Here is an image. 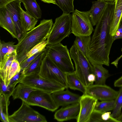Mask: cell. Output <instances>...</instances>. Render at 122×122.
<instances>
[{"instance_id": "6da1fadb", "label": "cell", "mask_w": 122, "mask_h": 122, "mask_svg": "<svg viewBox=\"0 0 122 122\" xmlns=\"http://www.w3.org/2000/svg\"><path fill=\"white\" fill-rule=\"evenodd\" d=\"M115 1L108 2L98 21L92 37L87 57L91 64L109 65V55L114 41L110 29L113 16Z\"/></svg>"}, {"instance_id": "7a4b0ae2", "label": "cell", "mask_w": 122, "mask_h": 122, "mask_svg": "<svg viewBox=\"0 0 122 122\" xmlns=\"http://www.w3.org/2000/svg\"><path fill=\"white\" fill-rule=\"evenodd\" d=\"M52 19L41 20L39 24L27 32L16 45V59L20 64L28 52L35 46L47 38L53 24Z\"/></svg>"}, {"instance_id": "3957f363", "label": "cell", "mask_w": 122, "mask_h": 122, "mask_svg": "<svg viewBox=\"0 0 122 122\" xmlns=\"http://www.w3.org/2000/svg\"><path fill=\"white\" fill-rule=\"evenodd\" d=\"M45 52L46 55L62 72L67 73L75 71L67 46H64L61 42L48 45Z\"/></svg>"}, {"instance_id": "277c9868", "label": "cell", "mask_w": 122, "mask_h": 122, "mask_svg": "<svg viewBox=\"0 0 122 122\" xmlns=\"http://www.w3.org/2000/svg\"><path fill=\"white\" fill-rule=\"evenodd\" d=\"M69 53L75 63L76 75L86 87L90 85L87 77L90 74L93 73L92 64L75 41L70 49Z\"/></svg>"}, {"instance_id": "5b68a950", "label": "cell", "mask_w": 122, "mask_h": 122, "mask_svg": "<svg viewBox=\"0 0 122 122\" xmlns=\"http://www.w3.org/2000/svg\"><path fill=\"white\" fill-rule=\"evenodd\" d=\"M71 15L63 13L57 18L47 37L48 45L60 43L71 33Z\"/></svg>"}, {"instance_id": "8992f818", "label": "cell", "mask_w": 122, "mask_h": 122, "mask_svg": "<svg viewBox=\"0 0 122 122\" xmlns=\"http://www.w3.org/2000/svg\"><path fill=\"white\" fill-rule=\"evenodd\" d=\"M20 82L36 90L51 94L66 89L65 86L59 83L46 79L37 73L25 76Z\"/></svg>"}, {"instance_id": "52a82bcc", "label": "cell", "mask_w": 122, "mask_h": 122, "mask_svg": "<svg viewBox=\"0 0 122 122\" xmlns=\"http://www.w3.org/2000/svg\"><path fill=\"white\" fill-rule=\"evenodd\" d=\"M71 15V33L76 36H91L94 30L88 11L76 9Z\"/></svg>"}, {"instance_id": "ba28073f", "label": "cell", "mask_w": 122, "mask_h": 122, "mask_svg": "<svg viewBox=\"0 0 122 122\" xmlns=\"http://www.w3.org/2000/svg\"><path fill=\"white\" fill-rule=\"evenodd\" d=\"M39 75L46 79L56 81L68 88L66 73L61 71L50 58L46 55L41 66Z\"/></svg>"}, {"instance_id": "9c48e42d", "label": "cell", "mask_w": 122, "mask_h": 122, "mask_svg": "<svg viewBox=\"0 0 122 122\" xmlns=\"http://www.w3.org/2000/svg\"><path fill=\"white\" fill-rule=\"evenodd\" d=\"M9 122H47L45 117L22 101L19 108L9 116Z\"/></svg>"}, {"instance_id": "30bf717a", "label": "cell", "mask_w": 122, "mask_h": 122, "mask_svg": "<svg viewBox=\"0 0 122 122\" xmlns=\"http://www.w3.org/2000/svg\"><path fill=\"white\" fill-rule=\"evenodd\" d=\"M30 106H37L54 112L59 107L51 94L36 90L32 92L26 102Z\"/></svg>"}, {"instance_id": "8fae6325", "label": "cell", "mask_w": 122, "mask_h": 122, "mask_svg": "<svg viewBox=\"0 0 122 122\" xmlns=\"http://www.w3.org/2000/svg\"><path fill=\"white\" fill-rule=\"evenodd\" d=\"M87 94L101 101L115 100L118 91L105 85L92 84L86 87Z\"/></svg>"}, {"instance_id": "7c38bea8", "label": "cell", "mask_w": 122, "mask_h": 122, "mask_svg": "<svg viewBox=\"0 0 122 122\" xmlns=\"http://www.w3.org/2000/svg\"><path fill=\"white\" fill-rule=\"evenodd\" d=\"M98 100L87 94L81 96L80 112L76 119L77 122H88Z\"/></svg>"}, {"instance_id": "4fadbf2b", "label": "cell", "mask_w": 122, "mask_h": 122, "mask_svg": "<svg viewBox=\"0 0 122 122\" xmlns=\"http://www.w3.org/2000/svg\"><path fill=\"white\" fill-rule=\"evenodd\" d=\"M21 2L20 0H16L9 3L5 6L14 23L18 41L26 33L24 30L21 22Z\"/></svg>"}, {"instance_id": "5bb4252c", "label": "cell", "mask_w": 122, "mask_h": 122, "mask_svg": "<svg viewBox=\"0 0 122 122\" xmlns=\"http://www.w3.org/2000/svg\"><path fill=\"white\" fill-rule=\"evenodd\" d=\"M57 91L51 94L55 102L59 107H65L79 103L81 96L73 93L68 88Z\"/></svg>"}, {"instance_id": "9a60e30c", "label": "cell", "mask_w": 122, "mask_h": 122, "mask_svg": "<svg viewBox=\"0 0 122 122\" xmlns=\"http://www.w3.org/2000/svg\"><path fill=\"white\" fill-rule=\"evenodd\" d=\"M80 109L79 102L63 107L56 112L54 118L59 122L76 119L79 113Z\"/></svg>"}, {"instance_id": "2e32d148", "label": "cell", "mask_w": 122, "mask_h": 122, "mask_svg": "<svg viewBox=\"0 0 122 122\" xmlns=\"http://www.w3.org/2000/svg\"><path fill=\"white\" fill-rule=\"evenodd\" d=\"M0 25L17 39V37L14 23L6 6L0 8Z\"/></svg>"}, {"instance_id": "e0dca14e", "label": "cell", "mask_w": 122, "mask_h": 122, "mask_svg": "<svg viewBox=\"0 0 122 122\" xmlns=\"http://www.w3.org/2000/svg\"><path fill=\"white\" fill-rule=\"evenodd\" d=\"M108 2L97 0L92 2L91 8L88 11L89 17L93 26L96 25L102 16Z\"/></svg>"}, {"instance_id": "ac0fdd59", "label": "cell", "mask_w": 122, "mask_h": 122, "mask_svg": "<svg viewBox=\"0 0 122 122\" xmlns=\"http://www.w3.org/2000/svg\"><path fill=\"white\" fill-rule=\"evenodd\" d=\"M36 90L20 82L14 89L11 96L14 100L19 99L26 102L31 92Z\"/></svg>"}, {"instance_id": "d6986e66", "label": "cell", "mask_w": 122, "mask_h": 122, "mask_svg": "<svg viewBox=\"0 0 122 122\" xmlns=\"http://www.w3.org/2000/svg\"><path fill=\"white\" fill-rule=\"evenodd\" d=\"M115 7L110 29L112 36L115 35L122 17V0H115Z\"/></svg>"}, {"instance_id": "ffe728a7", "label": "cell", "mask_w": 122, "mask_h": 122, "mask_svg": "<svg viewBox=\"0 0 122 122\" xmlns=\"http://www.w3.org/2000/svg\"><path fill=\"white\" fill-rule=\"evenodd\" d=\"M92 65L93 74L96 77L95 84L105 85L107 80L111 76L108 70L104 67L102 65L93 64Z\"/></svg>"}, {"instance_id": "44dd1931", "label": "cell", "mask_w": 122, "mask_h": 122, "mask_svg": "<svg viewBox=\"0 0 122 122\" xmlns=\"http://www.w3.org/2000/svg\"><path fill=\"white\" fill-rule=\"evenodd\" d=\"M66 78L68 88L79 91L83 94H86V87L78 77L75 71L66 73Z\"/></svg>"}, {"instance_id": "7402d4cb", "label": "cell", "mask_w": 122, "mask_h": 122, "mask_svg": "<svg viewBox=\"0 0 122 122\" xmlns=\"http://www.w3.org/2000/svg\"><path fill=\"white\" fill-rule=\"evenodd\" d=\"M20 0L23 3L28 13L38 19L41 18V11L36 0Z\"/></svg>"}, {"instance_id": "603a6c76", "label": "cell", "mask_w": 122, "mask_h": 122, "mask_svg": "<svg viewBox=\"0 0 122 122\" xmlns=\"http://www.w3.org/2000/svg\"><path fill=\"white\" fill-rule=\"evenodd\" d=\"M45 50L41 52L28 67L23 70L25 76L33 74H39L42 61L46 55Z\"/></svg>"}, {"instance_id": "cb8c5ba5", "label": "cell", "mask_w": 122, "mask_h": 122, "mask_svg": "<svg viewBox=\"0 0 122 122\" xmlns=\"http://www.w3.org/2000/svg\"><path fill=\"white\" fill-rule=\"evenodd\" d=\"M119 122L111 116L110 112H104L94 109L88 122Z\"/></svg>"}, {"instance_id": "d4e9b609", "label": "cell", "mask_w": 122, "mask_h": 122, "mask_svg": "<svg viewBox=\"0 0 122 122\" xmlns=\"http://www.w3.org/2000/svg\"><path fill=\"white\" fill-rule=\"evenodd\" d=\"M21 19L22 27L26 33L35 27L38 19L21 9Z\"/></svg>"}, {"instance_id": "484cf974", "label": "cell", "mask_w": 122, "mask_h": 122, "mask_svg": "<svg viewBox=\"0 0 122 122\" xmlns=\"http://www.w3.org/2000/svg\"><path fill=\"white\" fill-rule=\"evenodd\" d=\"M15 59H16V50L10 55L3 66L0 68V78L7 85L9 84L8 75L10 68L13 61Z\"/></svg>"}, {"instance_id": "4316f807", "label": "cell", "mask_w": 122, "mask_h": 122, "mask_svg": "<svg viewBox=\"0 0 122 122\" xmlns=\"http://www.w3.org/2000/svg\"><path fill=\"white\" fill-rule=\"evenodd\" d=\"M10 97L6 96L0 92V117L1 121L4 122H9V120L8 107L10 103Z\"/></svg>"}, {"instance_id": "83f0119b", "label": "cell", "mask_w": 122, "mask_h": 122, "mask_svg": "<svg viewBox=\"0 0 122 122\" xmlns=\"http://www.w3.org/2000/svg\"><path fill=\"white\" fill-rule=\"evenodd\" d=\"M13 41L5 42L0 41V61L3 59L5 56L7 54H11L16 50V45Z\"/></svg>"}, {"instance_id": "f1b7e54d", "label": "cell", "mask_w": 122, "mask_h": 122, "mask_svg": "<svg viewBox=\"0 0 122 122\" xmlns=\"http://www.w3.org/2000/svg\"><path fill=\"white\" fill-rule=\"evenodd\" d=\"M91 39V36H76L74 41L81 51L86 57Z\"/></svg>"}, {"instance_id": "f546056e", "label": "cell", "mask_w": 122, "mask_h": 122, "mask_svg": "<svg viewBox=\"0 0 122 122\" xmlns=\"http://www.w3.org/2000/svg\"><path fill=\"white\" fill-rule=\"evenodd\" d=\"M122 107V87H120L118 95L115 99L113 109L111 116L112 117L117 119L120 116L121 109Z\"/></svg>"}, {"instance_id": "4dcf8cb0", "label": "cell", "mask_w": 122, "mask_h": 122, "mask_svg": "<svg viewBox=\"0 0 122 122\" xmlns=\"http://www.w3.org/2000/svg\"><path fill=\"white\" fill-rule=\"evenodd\" d=\"M56 5L61 10L63 13H70L74 10V0H55Z\"/></svg>"}, {"instance_id": "1f68e13d", "label": "cell", "mask_w": 122, "mask_h": 122, "mask_svg": "<svg viewBox=\"0 0 122 122\" xmlns=\"http://www.w3.org/2000/svg\"><path fill=\"white\" fill-rule=\"evenodd\" d=\"M115 100H106L99 102L98 100L94 109L100 111L106 112L113 110Z\"/></svg>"}, {"instance_id": "d6a6232c", "label": "cell", "mask_w": 122, "mask_h": 122, "mask_svg": "<svg viewBox=\"0 0 122 122\" xmlns=\"http://www.w3.org/2000/svg\"><path fill=\"white\" fill-rule=\"evenodd\" d=\"M47 39V38H45L42 41L34 47L27 53L24 60L36 53L45 51L48 43Z\"/></svg>"}, {"instance_id": "836d02e7", "label": "cell", "mask_w": 122, "mask_h": 122, "mask_svg": "<svg viewBox=\"0 0 122 122\" xmlns=\"http://www.w3.org/2000/svg\"><path fill=\"white\" fill-rule=\"evenodd\" d=\"M20 70V64L16 59H15L13 61L9 71L8 75L9 83L10 80Z\"/></svg>"}, {"instance_id": "e575fe53", "label": "cell", "mask_w": 122, "mask_h": 122, "mask_svg": "<svg viewBox=\"0 0 122 122\" xmlns=\"http://www.w3.org/2000/svg\"><path fill=\"white\" fill-rule=\"evenodd\" d=\"M25 76L23 70L21 69L19 72L10 80L9 85L14 88L16 84L20 83Z\"/></svg>"}, {"instance_id": "d590c367", "label": "cell", "mask_w": 122, "mask_h": 122, "mask_svg": "<svg viewBox=\"0 0 122 122\" xmlns=\"http://www.w3.org/2000/svg\"><path fill=\"white\" fill-rule=\"evenodd\" d=\"M14 88L9 85H7L4 81L0 78V92L6 96H11Z\"/></svg>"}, {"instance_id": "8d00e7d4", "label": "cell", "mask_w": 122, "mask_h": 122, "mask_svg": "<svg viewBox=\"0 0 122 122\" xmlns=\"http://www.w3.org/2000/svg\"><path fill=\"white\" fill-rule=\"evenodd\" d=\"M41 52L36 53L29 58L24 60L20 64L21 69L24 70L26 69Z\"/></svg>"}, {"instance_id": "74e56055", "label": "cell", "mask_w": 122, "mask_h": 122, "mask_svg": "<svg viewBox=\"0 0 122 122\" xmlns=\"http://www.w3.org/2000/svg\"><path fill=\"white\" fill-rule=\"evenodd\" d=\"M114 41L119 39H122V18L115 35L113 36Z\"/></svg>"}, {"instance_id": "f35d334b", "label": "cell", "mask_w": 122, "mask_h": 122, "mask_svg": "<svg viewBox=\"0 0 122 122\" xmlns=\"http://www.w3.org/2000/svg\"><path fill=\"white\" fill-rule=\"evenodd\" d=\"M87 80L90 85L93 84L96 80L95 75L93 73L90 74L88 76Z\"/></svg>"}, {"instance_id": "ab89813d", "label": "cell", "mask_w": 122, "mask_h": 122, "mask_svg": "<svg viewBox=\"0 0 122 122\" xmlns=\"http://www.w3.org/2000/svg\"><path fill=\"white\" fill-rule=\"evenodd\" d=\"M16 0H0V8L5 7L9 3Z\"/></svg>"}, {"instance_id": "60d3db41", "label": "cell", "mask_w": 122, "mask_h": 122, "mask_svg": "<svg viewBox=\"0 0 122 122\" xmlns=\"http://www.w3.org/2000/svg\"><path fill=\"white\" fill-rule=\"evenodd\" d=\"M114 86L115 87H122V76L115 81L114 83Z\"/></svg>"}, {"instance_id": "b9f144b4", "label": "cell", "mask_w": 122, "mask_h": 122, "mask_svg": "<svg viewBox=\"0 0 122 122\" xmlns=\"http://www.w3.org/2000/svg\"><path fill=\"white\" fill-rule=\"evenodd\" d=\"M43 2L48 3H51L56 5V2L55 0H41Z\"/></svg>"}, {"instance_id": "7bdbcfd3", "label": "cell", "mask_w": 122, "mask_h": 122, "mask_svg": "<svg viewBox=\"0 0 122 122\" xmlns=\"http://www.w3.org/2000/svg\"><path fill=\"white\" fill-rule=\"evenodd\" d=\"M117 119L119 122H122V112H121L120 116L117 118Z\"/></svg>"}, {"instance_id": "ee69618b", "label": "cell", "mask_w": 122, "mask_h": 122, "mask_svg": "<svg viewBox=\"0 0 122 122\" xmlns=\"http://www.w3.org/2000/svg\"><path fill=\"white\" fill-rule=\"evenodd\" d=\"M107 2H113L115 0H104Z\"/></svg>"}, {"instance_id": "f6af8a7d", "label": "cell", "mask_w": 122, "mask_h": 122, "mask_svg": "<svg viewBox=\"0 0 122 122\" xmlns=\"http://www.w3.org/2000/svg\"><path fill=\"white\" fill-rule=\"evenodd\" d=\"M121 50L122 51V48H121Z\"/></svg>"}, {"instance_id": "bcb514c9", "label": "cell", "mask_w": 122, "mask_h": 122, "mask_svg": "<svg viewBox=\"0 0 122 122\" xmlns=\"http://www.w3.org/2000/svg\"></svg>"}]
</instances>
